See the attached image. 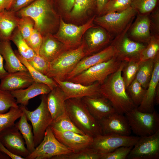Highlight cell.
I'll list each match as a JSON object with an SVG mask.
<instances>
[{"label": "cell", "mask_w": 159, "mask_h": 159, "mask_svg": "<svg viewBox=\"0 0 159 159\" xmlns=\"http://www.w3.org/2000/svg\"><path fill=\"white\" fill-rule=\"evenodd\" d=\"M125 64L122 62L118 69L109 75L100 85V95L111 103L116 112L125 115L137 108L129 97L122 75Z\"/></svg>", "instance_id": "6da1fadb"}, {"label": "cell", "mask_w": 159, "mask_h": 159, "mask_svg": "<svg viewBox=\"0 0 159 159\" xmlns=\"http://www.w3.org/2000/svg\"><path fill=\"white\" fill-rule=\"evenodd\" d=\"M15 13L19 17L31 18L34 22V29L42 36L48 34H53L59 20L50 0H35Z\"/></svg>", "instance_id": "7a4b0ae2"}, {"label": "cell", "mask_w": 159, "mask_h": 159, "mask_svg": "<svg viewBox=\"0 0 159 159\" xmlns=\"http://www.w3.org/2000/svg\"><path fill=\"white\" fill-rule=\"evenodd\" d=\"M65 105L66 112L72 121L85 135L93 138L102 134L99 121L91 114L81 98H68Z\"/></svg>", "instance_id": "3957f363"}, {"label": "cell", "mask_w": 159, "mask_h": 159, "mask_svg": "<svg viewBox=\"0 0 159 159\" xmlns=\"http://www.w3.org/2000/svg\"><path fill=\"white\" fill-rule=\"evenodd\" d=\"M85 47V42H82L78 47L62 52L49 63V69L46 75L52 79L64 80L80 61L86 56Z\"/></svg>", "instance_id": "277c9868"}, {"label": "cell", "mask_w": 159, "mask_h": 159, "mask_svg": "<svg viewBox=\"0 0 159 159\" xmlns=\"http://www.w3.org/2000/svg\"><path fill=\"white\" fill-rule=\"evenodd\" d=\"M40 98V105L33 111L29 110L25 106L19 105L31 123L35 148L42 140L46 129L53 120L47 106V95H41Z\"/></svg>", "instance_id": "5b68a950"}, {"label": "cell", "mask_w": 159, "mask_h": 159, "mask_svg": "<svg viewBox=\"0 0 159 159\" xmlns=\"http://www.w3.org/2000/svg\"><path fill=\"white\" fill-rule=\"evenodd\" d=\"M122 62L114 56L107 61L90 67L67 81L85 85L95 82L101 85L109 75L118 69Z\"/></svg>", "instance_id": "8992f818"}, {"label": "cell", "mask_w": 159, "mask_h": 159, "mask_svg": "<svg viewBox=\"0 0 159 159\" xmlns=\"http://www.w3.org/2000/svg\"><path fill=\"white\" fill-rule=\"evenodd\" d=\"M125 115L131 131L137 136L151 135L159 130V116L155 110L145 112L136 108Z\"/></svg>", "instance_id": "52a82bcc"}, {"label": "cell", "mask_w": 159, "mask_h": 159, "mask_svg": "<svg viewBox=\"0 0 159 159\" xmlns=\"http://www.w3.org/2000/svg\"><path fill=\"white\" fill-rule=\"evenodd\" d=\"M132 21L111 43L115 50V56L121 62L139 61L140 54L146 46L144 43L134 41L128 37L127 32Z\"/></svg>", "instance_id": "ba28073f"}, {"label": "cell", "mask_w": 159, "mask_h": 159, "mask_svg": "<svg viewBox=\"0 0 159 159\" xmlns=\"http://www.w3.org/2000/svg\"><path fill=\"white\" fill-rule=\"evenodd\" d=\"M137 12L131 6L122 11L95 17L93 21L110 34L117 35L132 21Z\"/></svg>", "instance_id": "9c48e42d"}, {"label": "cell", "mask_w": 159, "mask_h": 159, "mask_svg": "<svg viewBox=\"0 0 159 159\" xmlns=\"http://www.w3.org/2000/svg\"><path fill=\"white\" fill-rule=\"evenodd\" d=\"M94 16L85 24L81 26L67 23L60 16L59 26L54 36L69 49L76 48L82 43L83 35L90 28L94 26Z\"/></svg>", "instance_id": "30bf717a"}, {"label": "cell", "mask_w": 159, "mask_h": 159, "mask_svg": "<svg viewBox=\"0 0 159 159\" xmlns=\"http://www.w3.org/2000/svg\"><path fill=\"white\" fill-rule=\"evenodd\" d=\"M72 152L56 138L49 126L46 129L41 142L26 159H52L56 156Z\"/></svg>", "instance_id": "8fae6325"}, {"label": "cell", "mask_w": 159, "mask_h": 159, "mask_svg": "<svg viewBox=\"0 0 159 159\" xmlns=\"http://www.w3.org/2000/svg\"><path fill=\"white\" fill-rule=\"evenodd\" d=\"M139 138L137 136L101 134L93 138L90 147L95 152L102 155L120 147L133 146Z\"/></svg>", "instance_id": "7c38bea8"}, {"label": "cell", "mask_w": 159, "mask_h": 159, "mask_svg": "<svg viewBox=\"0 0 159 159\" xmlns=\"http://www.w3.org/2000/svg\"><path fill=\"white\" fill-rule=\"evenodd\" d=\"M127 158H159V130L150 135L140 137Z\"/></svg>", "instance_id": "4fadbf2b"}, {"label": "cell", "mask_w": 159, "mask_h": 159, "mask_svg": "<svg viewBox=\"0 0 159 159\" xmlns=\"http://www.w3.org/2000/svg\"><path fill=\"white\" fill-rule=\"evenodd\" d=\"M0 141L10 152L14 155L26 159L30 154L25 146L22 135L15 125L0 133Z\"/></svg>", "instance_id": "5bb4252c"}, {"label": "cell", "mask_w": 159, "mask_h": 159, "mask_svg": "<svg viewBox=\"0 0 159 159\" xmlns=\"http://www.w3.org/2000/svg\"><path fill=\"white\" fill-rule=\"evenodd\" d=\"M53 79L63 91L67 99L100 95L99 91L100 84L99 82H95L90 85H85L69 81L62 80L55 78Z\"/></svg>", "instance_id": "9a60e30c"}, {"label": "cell", "mask_w": 159, "mask_h": 159, "mask_svg": "<svg viewBox=\"0 0 159 159\" xmlns=\"http://www.w3.org/2000/svg\"><path fill=\"white\" fill-rule=\"evenodd\" d=\"M124 115L115 112L99 121L102 134L130 135L131 131Z\"/></svg>", "instance_id": "2e32d148"}, {"label": "cell", "mask_w": 159, "mask_h": 159, "mask_svg": "<svg viewBox=\"0 0 159 159\" xmlns=\"http://www.w3.org/2000/svg\"><path fill=\"white\" fill-rule=\"evenodd\" d=\"M85 34L86 56L101 50L110 42V34L100 26H93Z\"/></svg>", "instance_id": "e0dca14e"}, {"label": "cell", "mask_w": 159, "mask_h": 159, "mask_svg": "<svg viewBox=\"0 0 159 159\" xmlns=\"http://www.w3.org/2000/svg\"><path fill=\"white\" fill-rule=\"evenodd\" d=\"M115 56L113 47L110 44L101 50L90 56L85 57L78 62L64 80H68L90 67L107 61Z\"/></svg>", "instance_id": "ac0fdd59"}, {"label": "cell", "mask_w": 159, "mask_h": 159, "mask_svg": "<svg viewBox=\"0 0 159 159\" xmlns=\"http://www.w3.org/2000/svg\"><path fill=\"white\" fill-rule=\"evenodd\" d=\"M56 138L73 152L79 151L90 147L93 137L72 131H60L52 129Z\"/></svg>", "instance_id": "d6986e66"}, {"label": "cell", "mask_w": 159, "mask_h": 159, "mask_svg": "<svg viewBox=\"0 0 159 159\" xmlns=\"http://www.w3.org/2000/svg\"><path fill=\"white\" fill-rule=\"evenodd\" d=\"M81 99L91 114L99 121L116 112L110 102L101 95L85 96Z\"/></svg>", "instance_id": "ffe728a7"}, {"label": "cell", "mask_w": 159, "mask_h": 159, "mask_svg": "<svg viewBox=\"0 0 159 159\" xmlns=\"http://www.w3.org/2000/svg\"><path fill=\"white\" fill-rule=\"evenodd\" d=\"M159 83V53L155 57L152 76L138 110L145 112H151L154 110L155 97Z\"/></svg>", "instance_id": "44dd1931"}, {"label": "cell", "mask_w": 159, "mask_h": 159, "mask_svg": "<svg viewBox=\"0 0 159 159\" xmlns=\"http://www.w3.org/2000/svg\"><path fill=\"white\" fill-rule=\"evenodd\" d=\"M0 80V89L10 92L25 88L34 82L27 70L8 73Z\"/></svg>", "instance_id": "7402d4cb"}, {"label": "cell", "mask_w": 159, "mask_h": 159, "mask_svg": "<svg viewBox=\"0 0 159 159\" xmlns=\"http://www.w3.org/2000/svg\"><path fill=\"white\" fill-rule=\"evenodd\" d=\"M149 14H138L128 31L127 34H129L128 36L131 39L143 43L148 42L151 36Z\"/></svg>", "instance_id": "603a6c76"}, {"label": "cell", "mask_w": 159, "mask_h": 159, "mask_svg": "<svg viewBox=\"0 0 159 159\" xmlns=\"http://www.w3.org/2000/svg\"><path fill=\"white\" fill-rule=\"evenodd\" d=\"M69 49L63 43L56 38L53 34H48L43 36L39 54L50 63L62 52Z\"/></svg>", "instance_id": "cb8c5ba5"}, {"label": "cell", "mask_w": 159, "mask_h": 159, "mask_svg": "<svg viewBox=\"0 0 159 159\" xmlns=\"http://www.w3.org/2000/svg\"><path fill=\"white\" fill-rule=\"evenodd\" d=\"M47 85L34 82L27 87L11 92L17 104L26 106L31 99L40 95H47L51 91Z\"/></svg>", "instance_id": "d4e9b609"}, {"label": "cell", "mask_w": 159, "mask_h": 159, "mask_svg": "<svg viewBox=\"0 0 159 159\" xmlns=\"http://www.w3.org/2000/svg\"><path fill=\"white\" fill-rule=\"evenodd\" d=\"M0 53L5 61L4 67L8 73L27 70L13 51L10 40H0Z\"/></svg>", "instance_id": "484cf974"}, {"label": "cell", "mask_w": 159, "mask_h": 159, "mask_svg": "<svg viewBox=\"0 0 159 159\" xmlns=\"http://www.w3.org/2000/svg\"><path fill=\"white\" fill-rule=\"evenodd\" d=\"M67 98L58 86L51 90L47 95V102L53 120L65 112V102Z\"/></svg>", "instance_id": "4316f807"}, {"label": "cell", "mask_w": 159, "mask_h": 159, "mask_svg": "<svg viewBox=\"0 0 159 159\" xmlns=\"http://www.w3.org/2000/svg\"><path fill=\"white\" fill-rule=\"evenodd\" d=\"M19 17L15 13L5 9L0 11V40H10L17 27Z\"/></svg>", "instance_id": "83f0119b"}, {"label": "cell", "mask_w": 159, "mask_h": 159, "mask_svg": "<svg viewBox=\"0 0 159 159\" xmlns=\"http://www.w3.org/2000/svg\"><path fill=\"white\" fill-rule=\"evenodd\" d=\"M20 118L19 120L15 123V126L22 135L26 148L30 153L35 148L32 127L28 123L26 116L24 112Z\"/></svg>", "instance_id": "f1b7e54d"}, {"label": "cell", "mask_w": 159, "mask_h": 159, "mask_svg": "<svg viewBox=\"0 0 159 159\" xmlns=\"http://www.w3.org/2000/svg\"><path fill=\"white\" fill-rule=\"evenodd\" d=\"M155 58L144 61H139L135 79L145 89L147 88L153 73Z\"/></svg>", "instance_id": "f546056e"}, {"label": "cell", "mask_w": 159, "mask_h": 159, "mask_svg": "<svg viewBox=\"0 0 159 159\" xmlns=\"http://www.w3.org/2000/svg\"><path fill=\"white\" fill-rule=\"evenodd\" d=\"M14 52L21 62L25 67L35 82L45 84L51 90L58 86L53 79L48 77L34 68L29 63L26 59L20 55L17 50H15Z\"/></svg>", "instance_id": "4dcf8cb0"}, {"label": "cell", "mask_w": 159, "mask_h": 159, "mask_svg": "<svg viewBox=\"0 0 159 159\" xmlns=\"http://www.w3.org/2000/svg\"><path fill=\"white\" fill-rule=\"evenodd\" d=\"M10 40L16 45L20 55L27 60L30 59L36 54L27 44L17 27L13 32Z\"/></svg>", "instance_id": "1f68e13d"}, {"label": "cell", "mask_w": 159, "mask_h": 159, "mask_svg": "<svg viewBox=\"0 0 159 159\" xmlns=\"http://www.w3.org/2000/svg\"><path fill=\"white\" fill-rule=\"evenodd\" d=\"M50 126L52 129L60 131H72L85 135L73 123L66 112L53 120Z\"/></svg>", "instance_id": "d6a6232c"}, {"label": "cell", "mask_w": 159, "mask_h": 159, "mask_svg": "<svg viewBox=\"0 0 159 159\" xmlns=\"http://www.w3.org/2000/svg\"><path fill=\"white\" fill-rule=\"evenodd\" d=\"M24 112L18 107H11L6 112L0 113V133L15 125V122L20 118Z\"/></svg>", "instance_id": "836d02e7"}, {"label": "cell", "mask_w": 159, "mask_h": 159, "mask_svg": "<svg viewBox=\"0 0 159 159\" xmlns=\"http://www.w3.org/2000/svg\"><path fill=\"white\" fill-rule=\"evenodd\" d=\"M101 156L90 146L77 152L56 156L52 159H100Z\"/></svg>", "instance_id": "e575fe53"}, {"label": "cell", "mask_w": 159, "mask_h": 159, "mask_svg": "<svg viewBox=\"0 0 159 159\" xmlns=\"http://www.w3.org/2000/svg\"><path fill=\"white\" fill-rule=\"evenodd\" d=\"M159 53V36H151L144 49L140 54V61H144L154 58Z\"/></svg>", "instance_id": "d590c367"}, {"label": "cell", "mask_w": 159, "mask_h": 159, "mask_svg": "<svg viewBox=\"0 0 159 159\" xmlns=\"http://www.w3.org/2000/svg\"><path fill=\"white\" fill-rule=\"evenodd\" d=\"M146 90L135 79L127 89L129 97L137 107L141 103Z\"/></svg>", "instance_id": "8d00e7d4"}, {"label": "cell", "mask_w": 159, "mask_h": 159, "mask_svg": "<svg viewBox=\"0 0 159 159\" xmlns=\"http://www.w3.org/2000/svg\"><path fill=\"white\" fill-rule=\"evenodd\" d=\"M139 64V61L125 62L122 71V75L126 90L135 78Z\"/></svg>", "instance_id": "74e56055"}, {"label": "cell", "mask_w": 159, "mask_h": 159, "mask_svg": "<svg viewBox=\"0 0 159 159\" xmlns=\"http://www.w3.org/2000/svg\"><path fill=\"white\" fill-rule=\"evenodd\" d=\"M96 3V0H74L70 15L74 18L81 16L91 9Z\"/></svg>", "instance_id": "f35d334b"}, {"label": "cell", "mask_w": 159, "mask_h": 159, "mask_svg": "<svg viewBox=\"0 0 159 159\" xmlns=\"http://www.w3.org/2000/svg\"><path fill=\"white\" fill-rule=\"evenodd\" d=\"M157 1L158 0H132L131 6L138 14H148L155 9Z\"/></svg>", "instance_id": "ab89813d"}, {"label": "cell", "mask_w": 159, "mask_h": 159, "mask_svg": "<svg viewBox=\"0 0 159 159\" xmlns=\"http://www.w3.org/2000/svg\"><path fill=\"white\" fill-rule=\"evenodd\" d=\"M18 104L11 92L0 89V113L7 112L11 107H19Z\"/></svg>", "instance_id": "60d3db41"}, {"label": "cell", "mask_w": 159, "mask_h": 159, "mask_svg": "<svg viewBox=\"0 0 159 159\" xmlns=\"http://www.w3.org/2000/svg\"><path fill=\"white\" fill-rule=\"evenodd\" d=\"M131 1L110 0L105 5L101 14L124 10L131 6Z\"/></svg>", "instance_id": "b9f144b4"}, {"label": "cell", "mask_w": 159, "mask_h": 159, "mask_svg": "<svg viewBox=\"0 0 159 159\" xmlns=\"http://www.w3.org/2000/svg\"><path fill=\"white\" fill-rule=\"evenodd\" d=\"M33 20L27 16L19 17L17 28L26 40L29 36L34 28Z\"/></svg>", "instance_id": "7bdbcfd3"}, {"label": "cell", "mask_w": 159, "mask_h": 159, "mask_svg": "<svg viewBox=\"0 0 159 159\" xmlns=\"http://www.w3.org/2000/svg\"><path fill=\"white\" fill-rule=\"evenodd\" d=\"M133 146H121L101 155L100 159H125Z\"/></svg>", "instance_id": "ee69618b"}, {"label": "cell", "mask_w": 159, "mask_h": 159, "mask_svg": "<svg viewBox=\"0 0 159 159\" xmlns=\"http://www.w3.org/2000/svg\"><path fill=\"white\" fill-rule=\"evenodd\" d=\"M27 61L35 69L46 75L49 69V62L37 54Z\"/></svg>", "instance_id": "f6af8a7d"}, {"label": "cell", "mask_w": 159, "mask_h": 159, "mask_svg": "<svg viewBox=\"0 0 159 159\" xmlns=\"http://www.w3.org/2000/svg\"><path fill=\"white\" fill-rule=\"evenodd\" d=\"M43 36L37 30L34 28L31 34L25 40L28 45L37 55L41 45Z\"/></svg>", "instance_id": "bcb514c9"}, {"label": "cell", "mask_w": 159, "mask_h": 159, "mask_svg": "<svg viewBox=\"0 0 159 159\" xmlns=\"http://www.w3.org/2000/svg\"><path fill=\"white\" fill-rule=\"evenodd\" d=\"M150 32L151 36H159V10L157 8L150 16Z\"/></svg>", "instance_id": "7dc6e473"}, {"label": "cell", "mask_w": 159, "mask_h": 159, "mask_svg": "<svg viewBox=\"0 0 159 159\" xmlns=\"http://www.w3.org/2000/svg\"><path fill=\"white\" fill-rule=\"evenodd\" d=\"M35 0H13L8 10L16 13L26 7Z\"/></svg>", "instance_id": "c3c4849f"}, {"label": "cell", "mask_w": 159, "mask_h": 159, "mask_svg": "<svg viewBox=\"0 0 159 159\" xmlns=\"http://www.w3.org/2000/svg\"><path fill=\"white\" fill-rule=\"evenodd\" d=\"M54 8L57 6L63 9L66 11L70 12L72 10L74 0H50Z\"/></svg>", "instance_id": "681fc988"}, {"label": "cell", "mask_w": 159, "mask_h": 159, "mask_svg": "<svg viewBox=\"0 0 159 159\" xmlns=\"http://www.w3.org/2000/svg\"><path fill=\"white\" fill-rule=\"evenodd\" d=\"M0 150L7 154L12 159H25L22 157L15 155L10 152L0 141Z\"/></svg>", "instance_id": "f907efd6"}, {"label": "cell", "mask_w": 159, "mask_h": 159, "mask_svg": "<svg viewBox=\"0 0 159 159\" xmlns=\"http://www.w3.org/2000/svg\"><path fill=\"white\" fill-rule=\"evenodd\" d=\"M110 0H96L97 9L98 13L101 14L107 3Z\"/></svg>", "instance_id": "816d5d0a"}, {"label": "cell", "mask_w": 159, "mask_h": 159, "mask_svg": "<svg viewBox=\"0 0 159 159\" xmlns=\"http://www.w3.org/2000/svg\"><path fill=\"white\" fill-rule=\"evenodd\" d=\"M11 0H0V11L8 10L11 3Z\"/></svg>", "instance_id": "f5cc1de1"}, {"label": "cell", "mask_w": 159, "mask_h": 159, "mask_svg": "<svg viewBox=\"0 0 159 159\" xmlns=\"http://www.w3.org/2000/svg\"><path fill=\"white\" fill-rule=\"evenodd\" d=\"M3 60V58L0 53V79L8 73L4 68Z\"/></svg>", "instance_id": "db71d44e"}, {"label": "cell", "mask_w": 159, "mask_h": 159, "mask_svg": "<svg viewBox=\"0 0 159 159\" xmlns=\"http://www.w3.org/2000/svg\"><path fill=\"white\" fill-rule=\"evenodd\" d=\"M11 158L7 154L0 150V159H10Z\"/></svg>", "instance_id": "11a10c76"}, {"label": "cell", "mask_w": 159, "mask_h": 159, "mask_svg": "<svg viewBox=\"0 0 159 159\" xmlns=\"http://www.w3.org/2000/svg\"><path fill=\"white\" fill-rule=\"evenodd\" d=\"M12 0V1L13 0ZM12 1H11V2H12Z\"/></svg>", "instance_id": "9f6ffc18"}]
</instances>
